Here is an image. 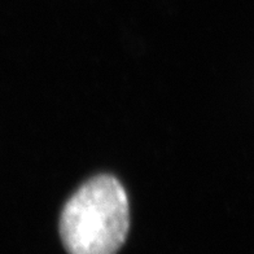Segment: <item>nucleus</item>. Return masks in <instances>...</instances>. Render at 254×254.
Returning <instances> with one entry per match:
<instances>
[{
  "label": "nucleus",
  "instance_id": "nucleus-1",
  "mask_svg": "<svg viewBox=\"0 0 254 254\" xmlns=\"http://www.w3.org/2000/svg\"><path fill=\"white\" fill-rule=\"evenodd\" d=\"M130 228L124 186L111 174L90 178L65 202L59 231L69 254H116Z\"/></svg>",
  "mask_w": 254,
  "mask_h": 254
}]
</instances>
